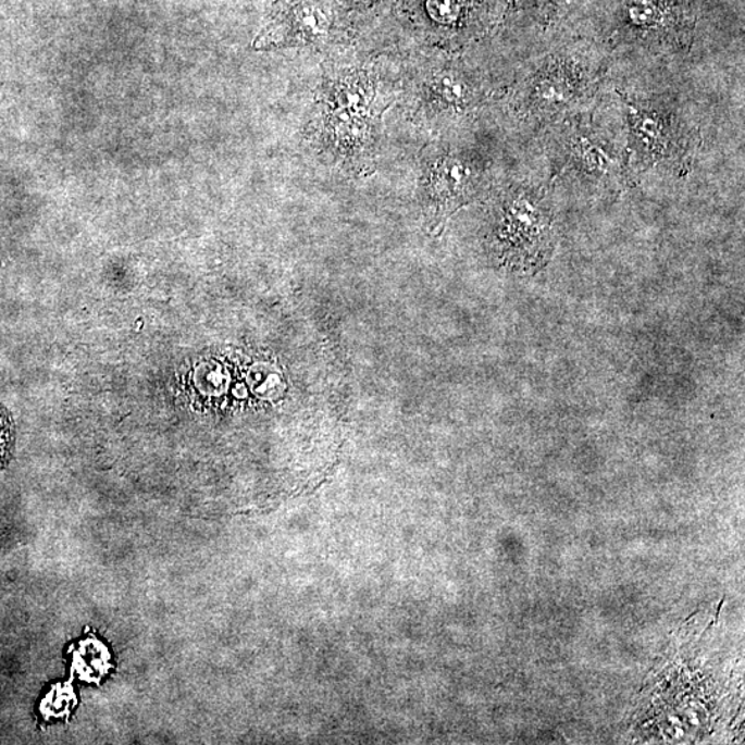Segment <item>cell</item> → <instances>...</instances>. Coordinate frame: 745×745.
Returning a JSON list of instances; mask_svg holds the SVG:
<instances>
[{"label":"cell","mask_w":745,"mask_h":745,"mask_svg":"<svg viewBox=\"0 0 745 745\" xmlns=\"http://www.w3.org/2000/svg\"><path fill=\"white\" fill-rule=\"evenodd\" d=\"M527 151L537 159L552 191L609 195L635 184L623 128L604 97L595 110L549 127Z\"/></svg>","instance_id":"cell-2"},{"label":"cell","mask_w":745,"mask_h":745,"mask_svg":"<svg viewBox=\"0 0 745 745\" xmlns=\"http://www.w3.org/2000/svg\"><path fill=\"white\" fill-rule=\"evenodd\" d=\"M614 60L588 35L527 42L502 92V114L526 148L549 127L595 110L613 75Z\"/></svg>","instance_id":"cell-1"},{"label":"cell","mask_w":745,"mask_h":745,"mask_svg":"<svg viewBox=\"0 0 745 745\" xmlns=\"http://www.w3.org/2000/svg\"><path fill=\"white\" fill-rule=\"evenodd\" d=\"M71 696L74 695H71L65 688H60L59 695H51L49 697V706L45 704V708H48L51 716H58L60 712L63 713L70 708Z\"/></svg>","instance_id":"cell-11"},{"label":"cell","mask_w":745,"mask_h":745,"mask_svg":"<svg viewBox=\"0 0 745 745\" xmlns=\"http://www.w3.org/2000/svg\"><path fill=\"white\" fill-rule=\"evenodd\" d=\"M491 158L470 144L445 142L425 158L423 202L431 227L485 193L493 179Z\"/></svg>","instance_id":"cell-6"},{"label":"cell","mask_w":745,"mask_h":745,"mask_svg":"<svg viewBox=\"0 0 745 745\" xmlns=\"http://www.w3.org/2000/svg\"><path fill=\"white\" fill-rule=\"evenodd\" d=\"M505 84H493L465 60L436 59L424 70L420 100L426 116L445 127H461L493 100L500 101Z\"/></svg>","instance_id":"cell-7"},{"label":"cell","mask_w":745,"mask_h":745,"mask_svg":"<svg viewBox=\"0 0 745 745\" xmlns=\"http://www.w3.org/2000/svg\"><path fill=\"white\" fill-rule=\"evenodd\" d=\"M604 99L623 128L630 171L635 183L651 173L687 171L700 144V131L680 97L671 90H651L613 70Z\"/></svg>","instance_id":"cell-3"},{"label":"cell","mask_w":745,"mask_h":745,"mask_svg":"<svg viewBox=\"0 0 745 745\" xmlns=\"http://www.w3.org/2000/svg\"><path fill=\"white\" fill-rule=\"evenodd\" d=\"M546 173L539 164L527 176L513 177L493 200L492 245L505 263L536 269L554 249V214Z\"/></svg>","instance_id":"cell-5"},{"label":"cell","mask_w":745,"mask_h":745,"mask_svg":"<svg viewBox=\"0 0 745 745\" xmlns=\"http://www.w3.org/2000/svg\"><path fill=\"white\" fill-rule=\"evenodd\" d=\"M692 34L685 0H611L599 28L587 35L611 51L616 69H640L685 53Z\"/></svg>","instance_id":"cell-4"},{"label":"cell","mask_w":745,"mask_h":745,"mask_svg":"<svg viewBox=\"0 0 745 745\" xmlns=\"http://www.w3.org/2000/svg\"><path fill=\"white\" fill-rule=\"evenodd\" d=\"M331 10L320 0H291L272 24L271 42L284 46L321 42L331 34Z\"/></svg>","instance_id":"cell-8"},{"label":"cell","mask_w":745,"mask_h":745,"mask_svg":"<svg viewBox=\"0 0 745 745\" xmlns=\"http://www.w3.org/2000/svg\"><path fill=\"white\" fill-rule=\"evenodd\" d=\"M14 444V426L7 409L0 405V469L8 464Z\"/></svg>","instance_id":"cell-9"},{"label":"cell","mask_w":745,"mask_h":745,"mask_svg":"<svg viewBox=\"0 0 745 745\" xmlns=\"http://www.w3.org/2000/svg\"><path fill=\"white\" fill-rule=\"evenodd\" d=\"M84 654H82V668H84L85 672H101L102 668L97 666L96 662H92V659H101V657H104V650H102V647L99 644H86L84 646Z\"/></svg>","instance_id":"cell-10"}]
</instances>
